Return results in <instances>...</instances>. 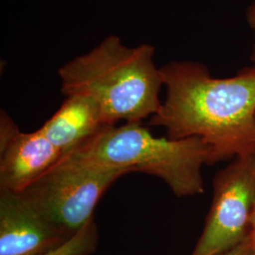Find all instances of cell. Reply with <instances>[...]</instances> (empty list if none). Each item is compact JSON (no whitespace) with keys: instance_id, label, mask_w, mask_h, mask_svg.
<instances>
[{"instance_id":"1","label":"cell","mask_w":255,"mask_h":255,"mask_svg":"<svg viewBox=\"0 0 255 255\" xmlns=\"http://www.w3.org/2000/svg\"><path fill=\"white\" fill-rule=\"evenodd\" d=\"M161 73L166 96L150 126L171 139L201 137L215 164L255 155V64L224 79L192 61L170 62Z\"/></svg>"},{"instance_id":"2","label":"cell","mask_w":255,"mask_h":255,"mask_svg":"<svg viewBox=\"0 0 255 255\" xmlns=\"http://www.w3.org/2000/svg\"><path fill=\"white\" fill-rule=\"evenodd\" d=\"M154 47L123 45L116 35L63 65L58 73L65 97L82 95L100 106L105 121L116 125L142 123L162 106L164 85L161 68L154 63Z\"/></svg>"},{"instance_id":"3","label":"cell","mask_w":255,"mask_h":255,"mask_svg":"<svg viewBox=\"0 0 255 255\" xmlns=\"http://www.w3.org/2000/svg\"><path fill=\"white\" fill-rule=\"evenodd\" d=\"M72 153L108 168L157 177L178 198L202 194V168L215 164L212 146L201 137H156L141 123L106 126Z\"/></svg>"},{"instance_id":"4","label":"cell","mask_w":255,"mask_h":255,"mask_svg":"<svg viewBox=\"0 0 255 255\" xmlns=\"http://www.w3.org/2000/svg\"><path fill=\"white\" fill-rule=\"evenodd\" d=\"M126 174L70 153L21 194L48 223L70 237L94 219L104 193Z\"/></svg>"},{"instance_id":"5","label":"cell","mask_w":255,"mask_h":255,"mask_svg":"<svg viewBox=\"0 0 255 255\" xmlns=\"http://www.w3.org/2000/svg\"><path fill=\"white\" fill-rule=\"evenodd\" d=\"M213 201L191 255H221L250 234L255 205V155L238 157L216 175Z\"/></svg>"},{"instance_id":"6","label":"cell","mask_w":255,"mask_h":255,"mask_svg":"<svg viewBox=\"0 0 255 255\" xmlns=\"http://www.w3.org/2000/svg\"><path fill=\"white\" fill-rule=\"evenodd\" d=\"M64 155L41 128L21 131L9 115H0V190L22 193Z\"/></svg>"},{"instance_id":"7","label":"cell","mask_w":255,"mask_h":255,"mask_svg":"<svg viewBox=\"0 0 255 255\" xmlns=\"http://www.w3.org/2000/svg\"><path fill=\"white\" fill-rule=\"evenodd\" d=\"M68 238L21 193L0 190V255H38Z\"/></svg>"},{"instance_id":"8","label":"cell","mask_w":255,"mask_h":255,"mask_svg":"<svg viewBox=\"0 0 255 255\" xmlns=\"http://www.w3.org/2000/svg\"><path fill=\"white\" fill-rule=\"evenodd\" d=\"M106 126L109 124L96 101L86 96L73 95L66 97L61 107L40 128L64 157Z\"/></svg>"},{"instance_id":"9","label":"cell","mask_w":255,"mask_h":255,"mask_svg":"<svg viewBox=\"0 0 255 255\" xmlns=\"http://www.w3.org/2000/svg\"><path fill=\"white\" fill-rule=\"evenodd\" d=\"M98 244V229L92 219L64 243L38 255H91Z\"/></svg>"},{"instance_id":"10","label":"cell","mask_w":255,"mask_h":255,"mask_svg":"<svg viewBox=\"0 0 255 255\" xmlns=\"http://www.w3.org/2000/svg\"><path fill=\"white\" fill-rule=\"evenodd\" d=\"M221 255H255V246L251 234H249L238 245Z\"/></svg>"},{"instance_id":"11","label":"cell","mask_w":255,"mask_h":255,"mask_svg":"<svg viewBox=\"0 0 255 255\" xmlns=\"http://www.w3.org/2000/svg\"><path fill=\"white\" fill-rule=\"evenodd\" d=\"M246 17L249 26L255 31V0L247 9Z\"/></svg>"},{"instance_id":"12","label":"cell","mask_w":255,"mask_h":255,"mask_svg":"<svg viewBox=\"0 0 255 255\" xmlns=\"http://www.w3.org/2000/svg\"><path fill=\"white\" fill-rule=\"evenodd\" d=\"M250 234L253 238V242H254V246L255 250V209L252 215V219H251V230H250Z\"/></svg>"},{"instance_id":"13","label":"cell","mask_w":255,"mask_h":255,"mask_svg":"<svg viewBox=\"0 0 255 255\" xmlns=\"http://www.w3.org/2000/svg\"><path fill=\"white\" fill-rule=\"evenodd\" d=\"M252 62L255 64V43H254V46H253V52H252V56H251Z\"/></svg>"}]
</instances>
